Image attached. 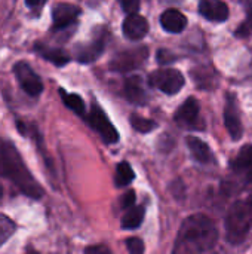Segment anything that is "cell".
Listing matches in <instances>:
<instances>
[{"label": "cell", "instance_id": "cell-1", "mask_svg": "<svg viewBox=\"0 0 252 254\" xmlns=\"http://www.w3.org/2000/svg\"><path fill=\"white\" fill-rule=\"evenodd\" d=\"M0 177L9 180L22 196L34 201L45 196L43 186L28 170L15 143L3 137H0Z\"/></svg>", "mask_w": 252, "mask_h": 254}, {"label": "cell", "instance_id": "cell-2", "mask_svg": "<svg viewBox=\"0 0 252 254\" xmlns=\"http://www.w3.org/2000/svg\"><path fill=\"white\" fill-rule=\"evenodd\" d=\"M218 240L215 222L205 214L189 216L180 226L171 254H205Z\"/></svg>", "mask_w": 252, "mask_h": 254}, {"label": "cell", "instance_id": "cell-3", "mask_svg": "<svg viewBox=\"0 0 252 254\" xmlns=\"http://www.w3.org/2000/svg\"><path fill=\"white\" fill-rule=\"evenodd\" d=\"M252 232V189L236 199L226 216V238L230 244H242Z\"/></svg>", "mask_w": 252, "mask_h": 254}, {"label": "cell", "instance_id": "cell-4", "mask_svg": "<svg viewBox=\"0 0 252 254\" xmlns=\"http://www.w3.org/2000/svg\"><path fill=\"white\" fill-rule=\"evenodd\" d=\"M83 121L101 137V140L105 144H116L119 141L117 129L114 128V125L111 124V121L97 101H92L91 110L86 113Z\"/></svg>", "mask_w": 252, "mask_h": 254}, {"label": "cell", "instance_id": "cell-5", "mask_svg": "<svg viewBox=\"0 0 252 254\" xmlns=\"http://www.w3.org/2000/svg\"><path fill=\"white\" fill-rule=\"evenodd\" d=\"M149 54L150 52H149V48L146 45L120 51V52L114 54V57L111 58V61L108 64V68L114 73L134 71V70H137L146 64Z\"/></svg>", "mask_w": 252, "mask_h": 254}, {"label": "cell", "instance_id": "cell-6", "mask_svg": "<svg viewBox=\"0 0 252 254\" xmlns=\"http://www.w3.org/2000/svg\"><path fill=\"white\" fill-rule=\"evenodd\" d=\"M12 73L19 88L31 98H39L45 89L43 79L27 61H16L12 67Z\"/></svg>", "mask_w": 252, "mask_h": 254}, {"label": "cell", "instance_id": "cell-7", "mask_svg": "<svg viewBox=\"0 0 252 254\" xmlns=\"http://www.w3.org/2000/svg\"><path fill=\"white\" fill-rule=\"evenodd\" d=\"M82 15V9L77 4L67 3V1H58L52 4L50 16H52V33H62L68 28H73L77 25L79 16Z\"/></svg>", "mask_w": 252, "mask_h": 254}, {"label": "cell", "instance_id": "cell-8", "mask_svg": "<svg viewBox=\"0 0 252 254\" xmlns=\"http://www.w3.org/2000/svg\"><path fill=\"white\" fill-rule=\"evenodd\" d=\"M186 83L183 73L177 68H160L149 76V85L162 91L166 95L178 94Z\"/></svg>", "mask_w": 252, "mask_h": 254}, {"label": "cell", "instance_id": "cell-9", "mask_svg": "<svg viewBox=\"0 0 252 254\" xmlns=\"http://www.w3.org/2000/svg\"><path fill=\"white\" fill-rule=\"evenodd\" d=\"M15 127L18 129V132L22 135V137H27L30 138L31 141H34L36 144V149L37 152L40 153V156L43 158V162L46 165V170L50 173L52 177H56V173H55V167H53V161L49 155V152L46 150V146H45V138L39 129V127L33 122H25L19 118H15Z\"/></svg>", "mask_w": 252, "mask_h": 254}, {"label": "cell", "instance_id": "cell-10", "mask_svg": "<svg viewBox=\"0 0 252 254\" xmlns=\"http://www.w3.org/2000/svg\"><path fill=\"white\" fill-rule=\"evenodd\" d=\"M174 121L181 128L187 129H205V121L201 118V104L196 98L189 97L175 112Z\"/></svg>", "mask_w": 252, "mask_h": 254}, {"label": "cell", "instance_id": "cell-11", "mask_svg": "<svg viewBox=\"0 0 252 254\" xmlns=\"http://www.w3.org/2000/svg\"><path fill=\"white\" fill-rule=\"evenodd\" d=\"M105 45H107V34L104 30H100V33L94 36L92 40L86 43H77L74 46L73 57L80 64H91L104 54Z\"/></svg>", "mask_w": 252, "mask_h": 254}, {"label": "cell", "instance_id": "cell-12", "mask_svg": "<svg viewBox=\"0 0 252 254\" xmlns=\"http://www.w3.org/2000/svg\"><path fill=\"white\" fill-rule=\"evenodd\" d=\"M224 124H226L227 132L230 134L232 140L239 141L244 137V125H242V119H241L239 104H238L236 95L233 92H229L226 95Z\"/></svg>", "mask_w": 252, "mask_h": 254}, {"label": "cell", "instance_id": "cell-13", "mask_svg": "<svg viewBox=\"0 0 252 254\" xmlns=\"http://www.w3.org/2000/svg\"><path fill=\"white\" fill-rule=\"evenodd\" d=\"M230 168L239 182L252 185V144L241 147L238 155L230 161Z\"/></svg>", "mask_w": 252, "mask_h": 254}, {"label": "cell", "instance_id": "cell-14", "mask_svg": "<svg viewBox=\"0 0 252 254\" xmlns=\"http://www.w3.org/2000/svg\"><path fill=\"white\" fill-rule=\"evenodd\" d=\"M31 51L37 57H40L42 60L50 63L55 67H64V65H67L71 61V55L65 49L56 48V46H50V45H48V43H45L42 40L34 42Z\"/></svg>", "mask_w": 252, "mask_h": 254}, {"label": "cell", "instance_id": "cell-15", "mask_svg": "<svg viewBox=\"0 0 252 254\" xmlns=\"http://www.w3.org/2000/svg\"><path fill=\"white\" fill-rule=\"evenodd\" d=\"M199 13L211 22H224L230 16L229 6L220 0H202L199 3Z\"/></svg>", "mask_w": 252, "mask_h": 254}, {"label": "cell", "instance_id": "cell-16", "mask_svg": "<svg viewBox=\"0 0 252 254\" xmlns=\"http://www.w3.org/2000/svg\"><path fill=\"white\" fill-rule=\"evenodd\" d=\"M150 27H149V21L141 16L140 13L137 15H128L123 19V25H122V31L123 36L129 40H141L147 36Z\"/></svg>", "mask_w": 252, "mask_h": 254}, {"label": "cell", "instance_id": "cell-17", "mask_svg": "<svg viewBox=\"0 0 252 254\" xmlns=\"http://www.w3.org/2000/svg\"><path fill=\"white\" fill-rule=\"evenodd\" d=\"M123 92L125 97L129 103L137 104V106H144L149 103V94L144 88V82L141 76H129L125 80L123 85Z\"/></svg>", "mask_w": 252, "mask_h": 254}, {"label": "cell", "instance_id": "cell-18", "mask_svg": "<svg viewBox=\"0 0 252 254\" xmlns=\"http://www.w3.org/2000/svg\"><path fill=\"white\" fill-rule=\"evenodd\" d=\"M160 25L165 31L178 34L187 27V16L181 10L175 7H169L163 10V13L160 15Z\"/></svg>", "mask_w": 252, "mask_h": 254}, {"label": "cell", "instance_id": "cell-19", "mask_svg": "<svg viewBox=\"0 0 252 254\" xmlns=\"http://www.w3.org/2000/svg\"><path fill=\"white\" fill-rule=\"evenodd\" d=\"M186 143H187V147H189L190 152H192V156H193L199 164H212V162L215 161L211 147H209L203 140H201L199 137L189 135V137L186 138Z\"/></svg>", "mask_w": 252, "mask_h": 254}, {"label": "cell", "instance_id": "cell-20", "mask_svg": "<svg viewBox=\"0 0 252 254\" xmlns=\"http://www.w3.org/2000/svg\"><path fill=\"white\" fill-rule=\"evenodd\" d=\"M190 74L193 76L198 88L201 89H212L214 86H217V79H218V73L214 67L211 65H201V67H195Z\"/></svg>", "mask_w": 252, "mask_h": 254}, {"label": "cell", "instance_id": "cell-21", "mask_svg": "<svg viewBox=\"0 0 252 254\" xmlns=\"http://www.w3.org/2000/svg\"><path fill=\"white\" fill-rule=\"evenodd\" d=\"M58 94H59L61 101L64 103V106L68 110H71L74 115L80 116L82 119L86 116V113H88L86 104H85V100L79 94H76V92H67L64 88H59L58 89Z\"/></svg>", "mask_w": 252, "mask_h": 254}, {"label": "cell", "instance_id": "cell-22", "mask_svg": "<svg viewBox=\"0 0 252 254\" xmlns=\"http://www.w3.org/2000/svg\"><path fill=\"white\" fill-rule=\"evenodd\" d=\"M146 217V208L143 205H135L134 208L128 210L126 214L122 217V228L125 231L138 229Z\"/></svg>", "mask_w": 252, "mask_h": 254}, {"label": "cell", "instance_id": "cell-23", "mask_svg": "<svg viewBox=\"0 0 252 254\" xmlns=\"http://www.w3.org/2000/svg\"><path fill=\"white\" fill-rule=\"evenodd\" d=\"M135 179V173L131 167L129 162L122 161L116 167V174H114V185L117 188H126L129 186Z\"/></svg>", "mask_w": 252, "mask_h": 254}, {"label": "cell", "instance_id": "cell-24", "mask_svg": "<svg viewBox=\"0 0 252 254\" xmlns=\"http://www.w3.org/2000/svg\"><path fill=\"white\" fill-rule=\"evenodd\" d=\"M129 124H131V127H132L137 132H140V134H149V132H151L154 128H157V122H156V121L147 119V118L140 116V115H137V113H132V115L129 116Z\"/></svg>", "mask_w": 252, "mask_h": 254}, {"label": "cell", "instance_id": "cell-25", "mask_svg": "<svg viewBox=\"0 0 252 254\" xmlns=\"http://www.w3.org/2000/svg\"><path fill=\"white\" fill-rule=\"evenodd\" d=\"M16 229V223L6 214L0 213V249L15 235Z\"/></svg>", "mask_w": 252, "mask_h": 254}, {"label": "cell", "instance_id": "cell-26", "mask_svg": "<svg viewBox=\"0 0 252 254\" xmlns=\"http://www.w3.org/2000/svg\"><path fill=\"white\" fill-rule=\"evenodd\" d=\"M242 4L245 6V12H247V18L242 21V24L236 28L235 36L239 39H247L252 34V0L248 1H242Z\"/></svg>", "mask_w": 252, "mask_h": 254}, {"label": "cell", "instance_id": "cell-27", "mask_svg": "<svg viewBox=\"0 0 252 254\" xmlns=\"http://www.w3.org/2000/svg\"><path fill=\"white\" fill-rule=\"evenodd\" d=\"M135 199H137V193H135V190H126L122 196H120V199H119V204H120V208H123V210H131V208H134L135 207Z\"/></svg>", "mask_w": 252, "mask_h": 254}, {"label": "cell", "instance_id": "cell-28", "mask_svg": "<svg viewBox=\"0 0 252 254\" xmlns=\"http://www.w3.org/2000/svg\"><path fill=\"white\" fill-rule=\"evenodd\" d=\"M157 63L160 64V65H168V64H171V63H175L177 60H178V57L172 52V51H169V49H159L157 51Z\"/></svg>", "mask_w": 252, "mask_h": 254}, {"label": "cell", "instance_id": "cell-29", "mask_svg": "<svg viewBox=\"0 0 252 254\" xmlns=\"http://www.w3.org/2000/svg\"><path fill=\"white\" fill-rule=\"evenodd\" d=\"M126 247L129 250V254H144V243L137 237L128 238L126 240Z\"/></svg>", "mask_w": 252, "mask_h": 254}, {"label": "cell", "instance_id": "cell-30", "mask_svg": "<svg viewBox=\"0 0 252 254\" xmlns=\"http://www.w3.org/2000/svg\"><path fill=\"white\" fill-rule=\"evenodd\" d=\"M24 4H25V7L30 9V12H33V16H34V18H39L42 9H43L45 4H46V1H45V0H25Z\"/></svg>", "mask_w": 252, "mask_h": 254}, {"label": "cell", "instance_id": "cell-31", "mask_svg": "<svg viewBox=\"0 0 252 254\" xmlns=\"http://www.w3.org/2000/svg\"><path fill=\"white\" fill-rule=\"evenodd\" d=\"M120 6H122V9H123L128 15H137L138 10H140L141 3H140L138 0H122V1H120Z\"/></svg>", "mask_w": 252, "mask_h": 254}, {"label": "cell", "instance_id": "cell-32", "mask_svg": "<svg viewBox=\"0 0 252 254\" xmlns=\"http://www.w3.org/2000/svg\"><path fill=\"white\" fill-rule=\"evenodd\" d=\"M85 254H113L110 247L104 246V244H95V246H88L85 250Z\"/></svg>", "mask_w": 252, "mask_h": 254}, {"label": "cell", "instance_id": "cell-33", "mask_svg": "<svg viewBox=\"0 0 252 254\" xmlns=\"http://www.w3.org/2000/svg\"><path fill=\"white\" fill-rule=\"evenodd\" d=\"M3 196H4V188H3V185L0 183V202H1V199H3Z\"/></svg>", "mask_w": 252, "mask_h": 254}, {"label": "cell", "instance_id": "cell-34", "mask_svg": "<svg viewBox=\"0 0 252 254\" xmlns=\"http://www.w3.org/2000/svg\"><path fill=\"white\" fill-rule=\"evenodd\" d=\"M25 254H40L37 250H34V249H28L27 252H25Z\"/></svg>", "mask_w": 252, "mask_h": 254}]
</instances>
